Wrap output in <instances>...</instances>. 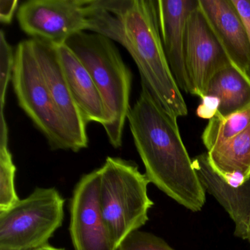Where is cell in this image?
I'll list each match as a JSON object with an SVG mask.
<instances>
[{
	"label": "cell",
	"instance_id": "1",
	"mask_svg": "<svg viewBox=\"0 0 250 250\" xmlns=\"http://www.w3.org/2000/svg\"><path fill=\"white\" fill-rule=\"evenodd\" d=\"M127 120L146 175L168 197L193 212L206 203V191L181 138L176 118L169 115L146 84Z\"/></svg>",
	"mask_w": 250,
	"mask_h": 250
},
{
	"label": "cell",
	"instance_id": "2",
	"mask_svg": "<svg viewBox=\"0 0 250 250\" xmlns=\"http://www.w3.org/2000/svg\"><path fill=\"white\" fill-rule=\"evenodd\" d=\"M115 42L125 48L137 64L144 83L162 107L178 119L188 108L164 51L156 1L124 0Z\"/></svg>",
	"mask_w": 250,
	"mask_h": 250
},
{
	"label": "cell",
	"instance_id": "3",
	"mask_svg": "<svg viewBox=\"0 0 250 250\" xmlns=\"http://www.w3.org/2000/svg\"><path fill=\"white\" fill-rule=\"evenodd\" d=\"M65 43L91 75L106 114L107 121L104 128L112 147L119 148L131 109V71L113 41L102 35L81 32L70 37Z\"/></svg>",
	"mask_w": 250,
	"mask_h": 250
},
{
	"label": "cell",
	"instance_id": "4",
	"mask_svg": "<svg viewBox=\"0 0 250 250\" xmlns=\"http://www.w3.org/2000/svg\"><path fill=\"white\" fill-rule=\"evenodd\" d=\"M99 169L101 207L118 250L130 233L148 220L153 206L147 194L150 182L135 163L121 158L107 157Z\"/></svg>",
	"mask_w": 250,
	"mask_h": 250
},
{
	"label": "cell",
	"instance_id": "5",
	"mask_svg": "<svg viewBox=\"0 0 250 250\" xmlns=\"http://www.w3.org/2000/svg\"><path fill=\"white\" fill-rule=\"evenodd\" d=\"M11 82L19 105L46 137L51 148L77 152L49 93L31 39L20 42L16 49Z\"/></svg>",
	"mask_w": 250,
	"mask_h": 250
},
{
	"label": "cell",
	"instance_id": "6",
	"mask_svg": "<svg viewBox=\"0 0 250 250\" xmlns=\"http://www.w3.org/2000/svg\"><path fill=\"white\" fill-rule=\"evenodd\" d=\"M65 200L55 188H37L27 198L0 211V247L48 244L62 225Z\"/></svg>",
	"mask_w": 250,
	"mask_h": 250
},
{
	"label": "cell",
	"instance_id": "7",
	"mask_svg": "<svg viewBox=\"0 0 250 250\" xmlns=\"http://www.w3.org/2000/svg\"><path fill=\"white\" fill-rule=\"evenodd\" d=\"M93 1L30 0L20 6L17 20L32 39L64 43L84 30L96 32Z\"/></svg>",
	"mask_w": 250,
	"mask_h": 250
},
{
	"label": "cell",
	"instance_id": "8",
	"mask_svg": "<svg viewBox=\"0 0 250 250\" xmlns=\"http://www.w3.org/2000/svg\"><path fill=\"white\" fill-rule=\"evenodd\" d=\"M232 64L198 2V6L188 17L186 30L185 66L189 84L188 93L202 99L213 76Z\"/></svg>",
	"mask_w": 250,
	"mask_h": 250
},
{
	"label": "cell",
	"instance_id": "9",
	"mask_svg": "<svg viewBox=\"0 0 250 250\" xmlns=\"http://www.w3.org/2000/svg\"><path fill=\"white\" fill-rule=\"evenodd\" d=\"M70 233L75 250H118L99 200V169L82 177L71 202Z\"/></svg>",
	"mask_w": 250,
	"mask_h": 250
},
{
	"label": "cell",
	"instance_id": "10",
	"mask_svg": "<svg viewBox=\"0 0 250 250\" xmlns=\"http://www.w3.org/2000/svg\"><path fill=\"white\" fill-rule=\"evenodd\" d=\"M31 41L49 93L77 152L86 148L89 142L86 131L87 123L73 97L55 45L41 39H31Z\"/></svg>",
	"mask_w": 250,
	"mask_h": 250
},
{
	"label": "cell",
	"instance_id": "11",
	"mask_svg": "<svg viewBox=\"0 0 250 250\" xmlns=\"http://www.w3.org/2000/svg\"><path fill=\"white\" fill-rule=\"evenodd\" d=\"M156 5L161 39L168 64L180 90L188 93L185 66L186 30L188 17L198 6V0H159Z\"/></svg>",
	"mask_w": 250,
	"mask_h": 250
},
{
	"label": "cell",
	"instance_id": "12",
	"mask_svg": "<svg viewBox=\"0 0 250 250\" xmlns=\"http://www.w3.org/2000/svg\"><path fill=\"white\" fill-rule=\"evenodd\" d=\"M193 165L205 191L216 198L235 223V236L248 238L250 216V177L239 185H234L212 167L207 153L194 158Z\"/></svg>",
	"mask_w": 250,
	"mask_h": 250
},
{
	"label": "cell",
	"instance_id": "13",
	"mask_svg": "<svg viewBox=\"0 0 250 250\" xmlns=\"http://www.w3.org/2000/svg\"><path fill=\"white\" fill-rule=\"evenodd\" d=\"M215 36L234 65L247 73L250 49L245 26L231 0H198Z\"/></svg>",
	"mask_w": 250,
	"mask_h": 250
},
{
	"label": "cell",
	"instance_id": "14",
	"mask_svg": "<svg viewBox=\"0 0 250 250\" xmlns=\"http://www.w3.org/2000/svg\"><path fill=\"white\" fill-rule=\"evenodd\" d=\"M54 45L73 97L86 123H99L104 126L107 121L104 106L90 73L65 43Z\"/></svg>",
	"mask_w": 250,
	"mask_h": 250
},
{
	"label": "cell",
	"instance_id": "15",
	"mask_svg": "<svg viewBox=\"0 0 250 250\" xmlns=\"http://www.w3.org/2000/svg\"><path fill=\"white\" fill-rule=\"evenodd\" d=\"M204 96H211L219 100L216 115L220 116H228L250 108V77L247 72L232 64L213 76Z\"/></svg>",
	"mask_w": 250,
	"mask_h": 250
},
{
	"label": "cell",
	"instance_id": "16",
	"mask_svg": "<svg viewBox=\"0 0 250 250\" xmlns=\"http://www.w3.org/2000/svg\"><path fill=\"white\" fill-rule=\"evenodd\" d=\"M212 167L229 181L242 184L250 177V125L226 143L208 151Z\"/></svg>",
	"mask_w": 250,
	"mask_h": 250
},
{
	"label": "cell",
	"instance_id": "17",
	"mask_svg": "<svg viewBox=\"0 0 250 250\" xmlns=\"http://www.w3.org/2000/svg\"><path fill=\"white\" fill-rule=\"evenodd\" d=\"M250 125V107L228 116L215 115L202 134L208 151L233 138Z\"/></svg>",
	"mask_w": 250,
	"mask_h": 250
},
{
	"label": "cell",
	"instance_id": "18",
	"mask_svg": "<svg viewBox=\"0 0 250 250\" xmlns=\"http://www.w3.org/2000/svg\"><path fill=\"white\" fill-rule=\"evenodd\" d=\"M16 166L8 147V128L4 111L0 112V211L20 200L15 189Z\"/></svg>",
	"mask_w": 250,
	"mask_h": 250
},
{
	"label": "cell",
	"instance_id": "19",
	"mask_svg": "<svg viewBox=\"0 0 250 250\" xmlns=\"http://www.w3.org/2000/svg\"><path fill=\"white\" fill-rule=\"evenodd\" d=\"M15 52L9 44L3 30L0 32V110H4L8 84L12 80Z\"/></svg>",
	"mask_w": 250,
	"mask_h": 250
},
{
	"label": "cell",
	"instance_id": "20",
	"mask_svg": "<svg viewBox=\"0 0 250 250\" xmlns=\"http://www.w3.org/2000/svg\"><path fill=\"white\" fill-rule=\"evenodd\" d=\"M118 250H175L163 239L150 233L136 230L121 243Z\"/></svg>",
	"mask_w": 250,
	"mask_h": 250
},
{
	"label": "cell",
	"instance_id": "21",
	"mask_svg": "<svg viewBox=\"0 0 250 250\" xmlns=\"http://www.w3.org/2000/svg\"><path fill=\"white\" fill-rule=\"evenodd\" d=\"M245 26L250 49V0H231ZM247 74L250 78V62Z\"/></svg>",
	"mask_w": 250,
	"mask_h": 250
},
{
	"label": "cell",
	"instance_id": "22",
	"mask_svg": "<svg viewBox=\"0 0 250 250\" xmlns=\"http://www.w3.org/2000/svg\"><path fill=\"white\" fill-rule=\"evenodd\" d=\"M202 102L197 110L200 118L210 120L216 115L219 107V102L216 98L204 96L201 99Z\"/></svg>",
	"mask_w": 250,
	"mask_h": 250
},
{
	"label": "cell",
	"instance_id": "23",
	"mask_svg": "<svg viewBox=\"0 0 250 250\" xmlns=\"http://www.w3.org/2000/svg\"><path fill=\"white\" fill-rule=\"evenodd\" d=\"M19 3L17 0H0V21L2 24H11Z\"/></svg>",
	"mask_w": 250,
	"mask_h": 250
},
{
	"label": "cell",
	"instance_id": "24",
	"mask_svg": "<svg viewBox=\"0 0 250 250\" xmlns=\"http://www.w3.org/2000/svg\"><path fill=\"white\" fill-rule=\"evenodd\" d=\"M43 247V246H42ZM40 247H30V248H11V247H0V250H36Z\"/></svg>",
	"mask_w": 250,
	"mask_h": 250
},
{
	"label": "cell",
	"instance_id": "25",
	"mask_svg": "<svg viewBox=\"0 0 250 250\" xmlns=\"http://www.w3.org/2000/svg\"><path fill=\"white\" fill-rule=\"evenodd\" d=\"M36 250H64L62 249L56 248V247H52L49 244L43 246L40 248L37 249Z\"/></svg>",
	"mask_w": 250,
	"mask_h": 250
},
{
	"label": "cell",
	"instance_id": "26",
	"mask_svg": "<svg viewBox=\"0 0 250 250\" xmlns=\"http://www.w3.org/2000/svg\"><path fill=\"white\" fill-rule=\"evenodd\" d=\"M249 241L250 243V220H249V226H248V238H247Z\"/></svg>",
	"mask_w": 250,
	"mask_h": 250
}]
</instances>
